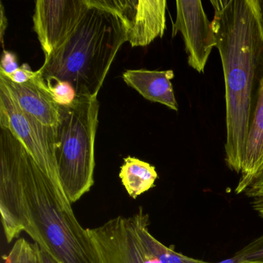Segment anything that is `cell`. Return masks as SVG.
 Listing matches in <instances>:
<instances>
[{
	"instance_id": "25",
	"label": "cell",
	"mask_w": 263,
	"mask_h": 263,
	"mask_svg": "<svg viewBox=\"0 0 263 263\" xmlns=\"http://www.w3.org/2000/svg\"><path fill=\"white\" fill-rule=\"evenodd\" d=\"M260 4H261V13H262L263 16V0H260Z\"/></svg>"
},
{
	"instance_id": "8",
	"label": "cell",
	"mask_w": 263,
	"mask_h": 263,
	"mask_svg": "<svg viewBox=\"0 0 263 263\" xmlns=\"http://www.w3.org/2000/svg\"><path fill=\"white\" fill-rule=\"evenodd\" d=\"M87 0H37L33 28L45 58L64 45L88 10Z\"/></svg>"
},
{
	"instance_id": "2",
	"label": "cell",
	"mask_w": 263,
	"mask_h": 263,
	"mask_svg": "<svg viewBox=\"0 0 263 263\" xmlns=\"http://www.w3.org/2000/svg\"><path fill=\"white\" fill-rule=\"evenodd\" d=\"M226 88V164L240 174L243 151L263 78V16L260 0L211 1Z\"/></svg>"
},
{
	"instance_id": "20",
	"label": "cell",
	"mask_w": 263,
	"mask_h": 263,
	"mask_svg": "<svg viewBox=\"0 0 263 263\" xmlns=\"http://www.w3.org/2000/svg\"><path fill=\"white\" fill-rule=\"evenodd\" d=\"M19 67L16 54L12 52L7 51V50H4L2 55V60H1V64H0V72H2L5 74H11L13 72L16 71Z\"/></svg>"
},
{
	"instance_id": "24",
	"label": "cell",
	"mask_w": 263,
	"mask_h": 263,
	"mask_svg": "<svg viewBox=\"0 0 263 263\" xmlns=\"http://www.w3.org/2000/svg\"><path fill=\"white\" fill-rule=\"evenodd\" d=\"M235 261L232 259V258H229V259L224 260V261H221V262L218 263H235Z\"/></svg>"
},
{
	"instance_id": "9",
	"label": "cell",
	"mask_w": 263,
	"mask_h": 263,
	"mask_svg": "<svg viewBox=\"0 0 263 263\" xmlns=\"http://www.w3.org/2000/svg\"><path fill=\"white\" fill-rule=\"evenodd\" d=\"M176 21L172 36L178 32L184 40L187 64L199 73H204L209 56L216 47V37L212 22L208 19L202 3L198 0H177Z\"/></svg>"
},
{
	"instance_id": "23",
	"label": "cell",
	"mask_w": 263,
	"mask_h": 263,
	"mask_svg": "<svg viewBox=\"0 0 263 263\" xmlns=\"http://www.w3.org/2000/svg\"><path fill=\"white\" fill-rule=\"evenodd\" d=\"M235 263H263L262 260H245V261H237Z\"/></svg>"
},
{
	"instance_id": "14",
	"label": "cell",
	"mask_w": 263,
	"mask_h": 263,
	"mask_svg": "<svg viewBox=\"0 0 263 263\" xmlns=\"http://www.w3.org/2000/svg\"><path fill=\"white\" fill-rule=\"evenodd\" d=\"M132 222L146 247L161 263H214L191 258L175 252L157 240L149 232V215L140 207L135 215L130 216Z\"/></svg>"
},
{
	"instance_id": "11",
	"label": "cell",
	"mask_w": 263,
	"mask_h": 263,
	"mask_svg": "<svg viewBox=\"0 0 263 263\" xmlns=\"http://www.w3.org/2000/svg\"><path fill=\"white\" fill-rule=\"evenodd\" d=\"M263 173V78L260 82L247 139L243 151L240 178L235 189L236 195Z\"/></svg>"
},
{
	"instance_id": "17",
	"label": "cell",
	"mask_w": 263,
	"mask_h": 263,
	"mask_svg": "<svg viewBox=\"0 0 263 263\" xmlns=\"http://www.w3.org/2000/svg\"><path fill=\"white\" fill-rule=\"evenodd\" d=\"M243 194L250 200L253 210L258 216L263 218V173L247 187Z\"/></svg>"
},
{
	"instance_id": "19",
	"label": "cell",
	"mask_w": 263,
	"mask_h": 263,
	"mask_svg": "<svg viewBox=\"0 0 263 263\" xmlns=\"http://www.w3.org/2000/svg\"><path fill=\"white\" fill-rule=\"evenodd\" d=\"M4 74L6 75L9 79L11 80L13 82L21 84L31 80L36 75V72L33 71L28 64H24L11 74H5V73Z\"/></svg>"
},
{
	"instance_id": "6",
	"label": "cell",
	"mask_w": 263,
	"mask_h": 263,
	"mask_svg": "<svg viewBox=\"0 0 263 263\" xmlns=\"http://www.w3.org/2000/svg\"><path fill=\"white\" fill-rule=\"evenodd\" d=\"M90 6L114 12L122 21L132 47H145L162 37L166 29L165 0H87Z\"/></svg>"
},
{
	"instance_id": "10",
	"label": "cell",
	"mask_w": 263,
	"mask_h": 263,
	"mask_svg": "<svg viewBox=\"0 0 263 263\" xmlns=\"http://www.w3.org/2000/svg\"><path fill=\"white\" fill-rule=\"evenodd\" d=\"M0 80L11 90L20 107L47 127H56L59 123V105L55 102L39 70L30 81L16 84L0 72Z\"/></svg>"
},
{
	"instance_id": "7",
	"label": "cell",
	"mask_w": 263,
	"mask_h": 263,
	"mask_svg": "<svg viewBox=\"0 0 263 263\" xmlns=\"http://www.w3.org/2000/svg\"><path fill=\"white\" fill-rule=\"evenodd\" d=\"M87 231L99 263H161L140 238L130 217L119 215Z\"/></svg>"
},
{
	"instance_id": "21",
	"label": "cell",
	"mask_w": 263,
	"mask_h": 263,
	"mask_svg": "<svg viewBox=\"0 0 263 263\" xmlns=\"http://www.w3.org/2000/svg\"><path fill=\"white\" fill-rule=\"evenodd\" d=\"M35 243V242H34ZM37 249L38 255H39L40 262L41 263H58L56 260L47 252L41 248L39 245L35 243Z\"/></svg>"
},
{
	"instance_id": "18",
	"label": "cell",
	"mask_w": 263,
	"mask_h": 263,
	"mask_svg": "<svg viewBox=\"0 0 263 263\" xmlns=\"http://www.w3.org/2000/svg\"><path fill=\"white\" fill-rule=\"evenodd\" d=\"M232 259L235 262L245 260H262L263 235L252 240L241 250L237 252L232 257Z\"/></svg>"
},
{
	"instance_id": "22",
	"label": "cell",
	"mask_w": 263,
	"mask_h": 263,
	"mask_svg": "<svg viewBox=\"0 0 263 263\" xmlns=\"http://www.w3.org/2000/svg\"><path fill=\"white\" fill-rule=\"evenodd\" d=\"M0 4H1V25H0L1 26V30L0 32H1V41H2V45L4 47V36L7 27V19L5 13H4V8L2 3H0Z\"/></svg>"
},
{
	"instance_id": "16",
	"label": "cell",
	"mask_w": 263,
	"mask_h": 263,
	"mask_svg": "<svg viewBox=\"0 0 263 263\" xmlns=\"http://www.w3.org/2000/svg\"><path fill=\"white\" fill-rule=\"evenodd\" d=\"M52 97L58 105H69L76 100L77 92L70 83L55 78L45 80Z\"/></svg>"
},
{
	"instance_id": "15",
	"label": "cell",
	"mask_w": 263,
	"mask_h": 263,
	"mask_svg": "<svg viewBox=\"0 0 263 263\" xmlns=\"http://www.w3.org/2000/svg\"><path fill=\"white\" fill-rule=\"evenodd\" d=\"M4 263H41L35 243L19 238L8 255H4Z\"/></svg>"
},
{
	"instance_id": "1",
	"label": "cell",
	"mask_w": 263,
	"mask_h": 263,
	"mask_svg": "<svg viewBox=\"0 0 263 263\" xmlns=\"http://www.w3.org/2000/svg\"><path fill=\"white\" fill-rule=\"evenodd\" d=\"M0 212L9 243L25 232L58 263H99L70 201L10 128H0Z\"/></svg>"
},
{
	"instance_id": "12",
	"label": "cell",
	"mask_w": 263,
	"mask_h": 263,
	"mask_svg": "<svg viewBox=\"0 0 263 263\" xmlns=\"http://www.w3.org/2000/svg\"><path fill=\"white\" fill-rule=\"evenodd\" d=\"M173 70H127L123 73L124 82L138 91L146 100L159 103L178 111V105L174 93L172 81Z\"/></svg>"
},
{
	"instance_id": "3",
	"label": "cell",
	"mask_w": 263,
	"mask_h": 263,
	"mask_svg": "<svg viewBox=\"0 0 263 263\" xmlns=\"http://www.w3.org/2000/svg\"><path fill=\"white\" fill-rule=\"evenodd\" d=\"M88 6L73 34L45 58L39 71L44 81L55 78L70 83L78 96L98 97L117 53L127 40L119 16Z\"/></svg>"
},
{
	"instance_id": "13",
	"label": "cell",
	"mask_w": 263,
	"mask_h": 263,
	"mask_svg": "<svg viewBox=\"0 0 263 263\" xmlns=\"http://www.w3.org/2000/svg\"><path fill=\"white\" fill-rule=\"evenodd\" d=\"M119 176L128 195L136 199L155 187L158 173L149 163L128 156L124 159Z\"/></svg>"
},
{
	"instance_id": "5",
	"label": "cell",
	"mask_w": 263,
	"mask_h": 263,
	"mask_svg": "<svg viewBox=\"0 0 263 263\" xmlns=\"http://www.w3.org/2000/svg\"><path fill=\"white\" fill-rule=\"evenodd\" d=\"M0 128H10L15 133L43 172L64 195L56 157V129L44 125L23 111L11 90L1 80Z\"/></svg>"
},
{
	"instance_id": "4",
	"label": "cell",
	"mask_w": 263,
	"mask_h": 263,
	"mask_svg": "<svg viewBox=\"0 0 263 263\" xmlns=\"http://www.w3.org/2000/svg\"><path fill=\"white\" fill-rule=\"evenodd\" d=\"M56 157L59 178L70 204L95 184V142L98 125V97L78 96L69 105H59Z\"/></svg>"
}]
</instances>
